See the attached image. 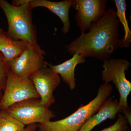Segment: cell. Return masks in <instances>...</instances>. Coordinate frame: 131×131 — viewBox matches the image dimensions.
Masks as SVG:
<instances>
[{
	"label": "cell",
	"mask_w": 131,
	"mask_h": 131,
	"mask_svg": "<svg viewBox=\"0 0 131 131\" xmlns=\"http://www.w3.org/2000/svg\"><path fill=\"white\" fill-rule=\"evenodd\" d=\"M3 91L0 88V101H1L2 98L3 94Z\"/></svg>",
	"instance_id": "cell-19"
},
{
	"label": "cell",
	"mask_w": 131,
	"mask_h": 131,
	"mask_svg": "<svg viewBox=\"0 0 131 131\" xmlns=\"http://www.w3.org/2000/svg\"><path fill=\"white\" fill-rule=\"evenodd\" d=\"M119 24L115 10L109 8L103 17L90 28L89 32L81 34L66 46V51L85 58L90 57L103 61L109 59L118 47Z\"/></svg>",
	"instance_id": "cell-1"
},
{
	"label": "cell",
	"mask_w": 131,
	"mask_h": 131,
	"mask_svg": "<svg viewBox=\"0 0 131 131\" xmlns=\"http://www.w3.org/2000/svg\"><path fill=\"white\" fill-rule=\"evenodd\" d=\"M29 78L40 96L41 103L49 108L55 102L53 93L61 83L59 75L47 66L35 71Z\"/></svg>",
	"instance_id": "cell-9"
},
{
	"label": "cell",
	"mask_w": 131,
	"mask_h": 131,
	"mask_svg": "<svg viewBox=\"0 0 131 131\" xmlns=\"http://www.w3.org/2000/svg\"><path fill=\"white\" fill-rule=\"evenodd\" d=\"M10 70L9 64L5 60L2 53H0V88L4 91L7 75Z\"/></svg>",
	"instance_id": "cell-16"
},
{
	"label": "cell",
	"mask_w": 131,
	"mask_h": 131,
	"mask_svg": "<svg viewBox=\"0 0 131 131\" xmlns=\"http://www.w3.org/2000/svg\"><path fill=\"white\" fill-rule=\"evenodd\" d=\"M117 8L116 15L119 22L122 24L124 27L125 35L123 38L120 39L118 47L121 48H129L131 42V31L127 19L126 14V3L125 0H114Z\"/></svg>",
	"instance_id": "cell-14"
},
{
	"label": "cell",
	"mask_w": 131,
	"mask_h": 131,
	"mask_svg": "<svg viewBox=\"0 0 131 131\" xmlns=\"http://www.w3.org/2000/svg\"><path fill=\"white\" fill-rule=\"evenodd\" d=\"M28 2L32 9L38 7L46 8L58 16L63 25L62 32L64 34L69 32L70 26L69 12L73 6V0H65L58 2L47 0H28Z\"/></svg>",
	"instance_id": "cell-10"
},
{
	"label": "cell",
	"mask_w": 131,
	"mask_h": 131,
	"mask_svg": "<svg viewBox=\"0 0 131 131\" xmlns=\"http://www.w3.org/2000/svg\"><path fill=\"white\" fill-rule=\"evenodd\" d=\"M0 101V110H6L18 102L33 98L40 99L30 78L17 76L9 70Z\"/></svg>",
	"instance_id": "cell-6"
},
{
	"label": "cell",
	"mask_w": 131,
	"mask_h": 131,
	"mask_svg": "<svg viewBox=\"0 0 131 131\" xmlns=\"http://www.w3.org/2000/svg\"><path fill=\"white\" fill-rule=\"evenodd\" d=\"M5 32L4 31H3L1 28H0V36H1V35H2V34H4Z\"/></svg>",
	"instance_id": "cell-20"
},
{
	"label": "cell",
	"mask_w": 131,
	"mask_h": 131,
	"mask_svg": "<svg viewBox=\"0 0 131 131\" xmlns=\"http://www.w3.org/2000/svg\"><path fill=\"white\" fill-rule=\"evenodd\" d=\"M85 58L78 54L73 55V57L58 65L48 64V66L55 73L61 76L62 79L71 90L76 87L75 78V68L77 64L84 63Z\"/></svg>",
	"instance_id": "cell-12"
},
{
	"label": "cell",
	"mask_w": 131,
	"mask_h": 131,
	"mask_svg": "<svg viewBox=\"0 0 131 131\" xmlns=\"http://www.w3.org/2000/svg\"><path fill=\"white\" fill-rule=\"evenodd\" d=\"M37 129V124H34L28 125L24 131H35Z\"/></svg>",
	"instance_id": "cell-18"
},
{
	"label": "cell",
	"mask_w": 131,
	"mask_h": 131,
	"mask_svg": "<svg viewBox=\"0 0 131 131\" xmlns=\"http://www.w3.org/2000/svg\"><path fill=\"white\" fill-rule=\"evenodd\" d=\"M25 125L11 117L5 110H0V131H24Z\"/></svg>",
	"instance_id": "cell-15"
},
{
	"label": "cell",
	"mask_w": 131,
	"mask_h": 131,
	"mask_svg": "<svg viewBox=\"0 0 131 131\" xmlns=\"http://www.w3.org/2000/svg\"><path fill=\"white\" fill-rule=\"evenodd\" d=\"M6 110L15 119L25 126L50 121L56 115L40 102V99L33 98L18 102Z\"/></svg>",
	"instance_id": "cell-5"
},
{
	"label": "cell",
	"mask_w": 131,
	"mask_h": 131,
	"mask_svg": "<svg viewBox=\"0 0 131 131\" xmlns=\"http://www.w3.org/2000/svg\"><path fill=\"white\" fill-rule=\"evenodd\" d=\"M28 46L21 40H14L8 37L6 32L0 36V51L9 64L21 55Z\"/></svg>",
	"instance_id": "cell-13"
},
{
	"label": "cell",
	"mask_w": 131,
	"mask_h": 131,
	"mask_svg": "<svg viewBox=\"0 0 131 131\" xmlns=\"http://www.w3.org/2000/svg\"><path fill=\"white\" fill-rule=\"evenodd\" d=\"M0 8L6 15L8 23L6 35L14 40H21L39 51L36 27L33 23L31 8L28 0L14 1L12 4L0 0Z\"/></svg>",
	"instance_id": "cell-2"
},
{
	"label": "cell",
	"mask_w": 131,
	"mask_h": 131,
	"mask_svg": "<svg viewBox=\"0 0 131 131\" xmlns=\"http://www.w3.org/2000/svg\"><path fill=\"white\" fill-rule=\"evenodd\" d=\"M122 111L117 100L107 98L98 112L87 120L78 131H91L95 127L106 120L114 119L117 114Z\"/></svg>",
	"instance_id": "cell-11"
},
{
	"label": "cell",
	"mask_w": 131,
	"mask_h": 131,
	"mask_svg": "<svg viewBox=\"0 0 131 131\" xmlns=\"http://www.w3.org/2000/svg\"><path fill=\"white\" fill-rule=\"evenodd\" d=\"M107 1L73 0L72 7L77 11L75 18L81 34L84 33L105 14Z\"/></svg>",
	"instance_id": "cell-7"
},
{
	"label": "cell",
	"mask_w": 131,
	"mask_h": 131,
	"mask_svg": "<svg viewBox=\"0 0 131 131\" xmlns=\"http://www.w3.org/2000/svg\"><path fill=\"white\" fill-rule=\"evenodd\" d=\"M113 86L104 82L98 90L97 95L86 105L79 108L68 117L55 121L39 123L38 131H78L86 121L96 113L112 94Z\"/></svg>",
	"instance_id": "cell-3"
},
{
	"label": "cell",
	"mask_w": 131,
	"mask_h": 131,
	"mask_svg": "<svg viewBox=\"0 0 131 131\" xmlns=\"http://www.w3.org/2000/svg\"><path fill=\"white\" fill-rule=\"evenodd\" d=\"M45 52L28 45L18 57L9 63L10 71L17 76L29 78L33 73L48 66L45 60Z\"/></svg>",
	"instance_id": "cell-8"
},
{
	"label": "cell",
	"mask_w": 131,
	"mask_h": 131,
	"mask_svg": "<svg viewBox=\"0 0 131 131\" xmlns=\"http://www.w3.org/2000/svg\"><path fill=\"white\" fill-rule=\"evenodd\" d=\"M128 123L125 116L119 114L118 118L114 124L101 131H127L129 129Z\"/></svg>",
	"instance_id": "cell-17"
},
{
	"label": "cell",
	"mask_w": 131,
	"mask_h": 131,
	"mask_svg": "<svg viewBox=\"0 0 131 131\" xmlns=\"http://www.w3.org/2000/svg\"><path fill=\"white\" fill-rule=\"evenodd\" d=\"M102 78L104 82H112L120 94L119 106L128 108L127 98L131 91V83L126 79L125 71L130 63L126 59L112 58L103 61Z\"/></svg>",
	"instance_id": "cell-4"
}]
</instances>
